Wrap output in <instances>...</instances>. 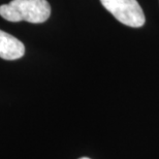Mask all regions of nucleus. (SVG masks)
<instances>
[{
	"label": "nucleus",
	"mask_w": 159,
	"mask_h": 159,
	"mask_svg": "<svg viewBox=\"0 0 159 159\" xmlns=\"http://www.w3.org/2000/svg\"><path fill=\"white\" fill-rule=\"evenodd\" d=\"M0 16L9 22L40 24L50 18L51 5L47 0H11L0 5Z\"/></svg>",
	"instance_id": "nucleus-1"
},
{
	"label": "nucleus",
	"mask_w": 159,
	"mask_h": 159,
	"mask_svg": "<svg viewBox=\"0 0 159 159\" xmlns=\"http://www.w3.org/2000/svg\"><path fill=\"white\" fill-rule=\"evenodd\" d=\"M103 7L126 26L139 28L145 24L144 11L136 0H100Z\"/></svg>",
	"instance_id": "nucleus-2"
},
{
	"label": "nucleus",
	"mask_w": 159,
	"mask_h": 159,
	"mask_svg": "<svg viewBox=\"0 0 159 159\" xmlns=\"http://www.w3.org/2000/svg\"><path fill=\"white\" fill-rule=\"evenodd\" d=\"M25 54V46L11 34L0 30V58L4 60H18Z\"/></svg>",
	"instance_id": "nucleus-3"
},
{
	"label": "nucleus",
	"mask_w": 159,
	"mask_h": 159,
	"mask_svg": "<svg viewBox=\"0 0 159 159\" xmlns=\"http://www.w3.org/2000/svg\"><path fill=\"white\" fill-rule=\"evenodd\" d=\"M79 159H90V158H88V157H82V158H79Z\"/></svg>",
	"instance_id": "nucleus-4"
}]
</instances>
